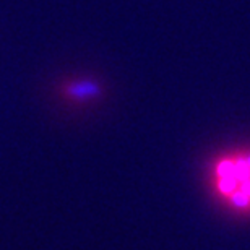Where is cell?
I'll use <instances>...</instances> for the list:
<instances>
[{
	"instance_id": "6da1fadb",
	"label": "cell",
	"mask_w": 250,
	"mask_h": 250,
	"mask_svg": "<svg viewBox=\"0 0 250 250\" xmlns=\"http://www.w3.org/2000/svg\"><path fill=\"white\" fill-rule=\"evenodd\" d=\"M216 188L236 209L250 208V153L219 159L214 167Z\"/></svg>"
}]
</instances>
